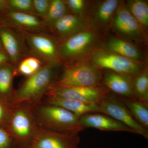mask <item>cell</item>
Masks as SVG:
<instances>
[{"label": "cell", "instance_id": "6da1fadb", "mask_svg": "<svg viewBox=\"0 0 148 148\" xmlns=\"http://www.w3.org/2000/svg\"><path fill=\"white\" fill-rule=\"evenodd\" d=\"M58 65L45 64L35 73L25 77L15 89L14 105L24 103L33 107L40 103L58 77Z\"/></svg>", "mask_w": 148, "mask_h": 148}, {"label": "cell", "instance_id": "7a4b0ae2", "mask_svg": "<svg viewBox=\"0 0 148 148\" xmlns=\"http://www.w3.org/2000/svg\"><path fill=\"white\" fill-rule=\"evenodd\" d=\"M35 119L39 127L56 132L79 133L84 130L79 117L57 106L42 101L32 107Z\"/></svg>", "mask_w": 148, "mask_h": 148}, {"label": "cell", "instance_id": "3957f363", "mask_svg": "<svg viewBox=\"0 0 148 148\" xmlns=\"http://www.w3.org/2000/svg\"><path fill=\"white\" fill-rule=\"evenodd\" d=\"M6 128L17 148H31L39 129L32 107L18 103L11 107Z\"/></svg>", "mask_w": 148, "mask_h": 148}, {"label": "cell", "instance_id": "277c9868", "mask_svg": "<svg viewBox=\"0 0 148 148\" xmlns=\"http://www.w3.org/2000/svg\"><path fill=\"white\" fill-rule=\"evenodd\" d=\"M30 55L43 64H58L59 45L54 37L46 32H24L20 34Z\"/></svg>", "mask_w": 148, "mask_h": 148}, {"label": "cell", "instance_id": "5b68a950", "mask_svg": "<svg viewBox=\"0 0 148 148\" xmlns=\"http://www.w3.org/2000/svg\"><path fill=\"white\" fill-rule=\"evenodd\" d=\"M101 76L95 68L88 65L75 64L66 66L51 86L96 87Z\"/></svg>", "mask_w": 148, "mask_h": 148}, {"label": "cell", "instance_id": "8992f818", "mask_svg": "<svg viewBox=\"0 0 148 148\" xmlns=\"http://www.w3.org/2000/svg\"><path fill=\"white\" fill-rule=\"evenodd\" d=\"M98 103L105 114L121 123L132 129L135 133L148 140V130L138 123L119 98L106 93Z\"/></svg>", "mask_w": 148, "mask_h": 148}, {"label": "cell", "instance_id": "52a82bcc", "mask_svg": "<svg viewBox=\"0 0 148 148\" xmlns=\"http://www.w3.org/2000/svg\"><path fill=\"white\" fill-rule=\"evenodd\" d=\"M92 61L100 68L110 69L113 72L126 75L136 76L141 71L140 65L135 61L105 50L93 53Z\"/></svg>", "mask_w": 148, "mask_h": 148}, {"label": "cell", "instance_id": "ba28073f", "mask_svg": "<svg viewBox=\"0 0 148 148\" xmlns=\"http://www.w3.org/2000/svg\"><path fill=\"white\" fill-rule=\"evenodd\" d=\"M79 133L51 131L39 127L31 148H79Z\"/></svg>", "mask_w": 148, "mask_h": 148}, {"label": "cell", "instance_id": "9c48e42d", "mask_svg": "<svg viewBox=\"0 0 148 148\" xmlns=\"http://www.w3.org/2000/svg\"><path fill=\"white\" fill-rule=\"evenodd\" d=\"M106 94L97 87L52 86L45 96L85 103H98Z\"/></svg>", "mask_w": 148, "mask_h": 148}, {"label": "cell", "instance_id": "30bf717a", "mask_svg": "<svg viewBox=\"0 0 148 148\" xmlns=\"http://www.w3.org/2000/svg\"><path fill=\"white\" fill-rule=\"evenodd\" d=\"M3 24L19 34L24 32H46L43 20L33 14L5 11Z\"/></svg>", "mask_w": 148, "mask_h": 148}, {"label": "cell", "instance_id": "8fae6325", "mask_svg": "<svg viewBox=\"0 0 148 148\" xmlns=\"http://www.w3.org/2000/svg\"><path fill=\"white\" fill-rule=\"evenodd\" d=\"M95 35L90 31L78 32L62 41L59 45V59L71 60L77 57L89 47Z\"/></svg>", "mask_w": 148, "mask_h": 148}, {"label": "cell", "instance_id": "7c38bea8", "mask_svg": "<svg viewBox=\"0 0 148 148\" xmlns=\"http://www.w3.org/2000/svg\"><path fill=\"white\" fill-rule=\"evenodd\" d=\"M0 39L11 63L17 66L27 55V48L21 35L3 25L0 27Z\"/></svg>", "mask_w": 148, "mask_h": 148}, {"label": "cell", "instance_id": "4fadbf2b", "mask_svg": "<svg viewBox=\"0 0 148 148\" xmlns=\"http://www.w3.org/2000/svg\"><path fill=\"white\" fill-rule=\"evenodd\" d=\"M83 127H92L105 131H125L135 133L132 129L112 118L100 113H92L79 117Z\"/></svg>", "mask_w": 148, "mask_h": 148}, {"label": "cell", "instance_id": "5bb4252c", "mask_svg": "<svg viewBox=\"0 0 148 148\" xmlns=\"http://www.w3.org/2000/svg\"><path fill=\"white\" fill-rule=\"evenodd\" d=\"M42 101L62 107L79 117L85 114L92 113L105 114L104 110L98 103H85L47 96H45Z\"/></svg>", "mask_w": 148, "mask_h": 148}, {"label": "cell", "instance_id": "9a60e30c", "mask_svg": "<svg viewBox=\"0 0 148 148\" xmlns=\"http://www.w3.org/2000/svg\"><path fill=\"white\" fill-rule=\"evenodd\" d=\"M130 77L110 72L105 75L104 82L110 90L123 98L136 99L133 92V82L130 78Z\"/></svg>", "mask_w": 148, "mask_h": 148}, {"label": "cell", "instance_id": "2e32d148", "mask_svg": "<svg viewBox=\"0 0 148 148\" xmlns=\"http://www.w3.org/2000/svg\"><path fill=\"white\" fill-rule=\"evenodd\" d=\"M16 66L12 64L0 66V99L11 107L14 104L15 89L13 86Z\"/></svg>", "mask_w": 148, "mask_h": 148}, {"label": "cell", "instance_id": "e0dca14e", "mask_svg": "<svg viewBox=\"0 0 148 148\" xmlns=\"http://www.w3.org/2000/svg\"><path fill=\"white\" fill-rule=\"evenodd\" d=\"M82 22L77 15L68 14L56 21L48 29L59 37L62 41L77 33Z\"/></svg>", "mask_w": 148, "mask_h": 148}, {"label": "cell", "instance_id": "ac0fdd59", "mask_svg": "<svg viewBox=\"0 0 148 148\" xmlns=\"http://www.w3.org/2000/svg\"><path fill=\"white\" fill-rule=\"evenodd\" d=\"M115 27L119 32L126 35H134L140 33L139 23L124 7L120 8L114 20Z\"/></svg>", "mask_w": 148, "mask_h": 148}, {"label": "cell", "instance_id": "d6986e66", "mask_svg": "<svg viewBox=\"0 0 148 148\" xmlns=\"http://www.w3.org/2000/svg\"><path fill=\"white\" fill-rule=\"evenodd\" d=\"M138 123L148 129V103L136 99L120 98Z\"/></svg>", "mask_w": 148, "mask_h": 148}, {"label": "cell", "instance_id": "ffe728a7", "mask_svg": "<svg viewBox=\"0 0 148 148\" xmlns=\"http://www.w3.org/2000/svg\"><path fill=\"white\" fill-rule=\"evenodd\" d=\"M107 47L111 52L132 61H138L141 57L140 51L137 48L131 44L120 39H111L108 43Z\"/></svg>", "mask_w": 148, "mask_h": 148}, {"label": "cell", "instance_id": "44dd1931", "mask_svg": "<svg viewBox=\"0 0 148 148\" xmlns=\"http://www.w3.org/2000/svg\"><path fill=\"white\" fill-rule=\"evenodd\" d=\"M68 8L65 1L51 0L47 13L43 19L47 32L56 21L68 14Z\"/></svg>", "mask_w": 148, "mask_h": 148}, {"label": "cell", "instance_id": "7402d4cb", "mask_svg": "<svg viewBox=\"0 0 148 148\" xmlns=\"http://www.w3.org/2000/svg\"><path fill=\"white\" fill-rule=\"evenodd\" d=\"M44 64L39 59L32 56L28 55L23 58L16 67V76H30L40 70Z\"/></svg>", "mask_w": 148, "mask_h": 148}, {"label": "cell", "instance_id": "603a6c76", "mask_svg": "<svg viewBox=\"0 0 148 148\" xmlns=\"http://www.w3.org/2000/svg\"><path fill=\"white\" fill-rule=\"evenodd\" d=\"M134 96L137 100L148 103V73L145 70L135 76L133 82Z\"/></svg>", "mask_w": 148, "mask_h": 148}, {"label": "cell", "instance_id": "cb8c5ba5", "mask_svg": "<svg viewBox=\"0 0 148 148\" xmlns=\"http://www.w3.org/2000/svg\"><path fill=\"white\" fill-rule=\"evenodd\" d=\"M130 12L139 24L147 27L148 25V6L145 2L135 0L129 2Z\"/></svg>", "mask_w": 148, "mask_h": 148}, {"label": "cell", "instance_id": "d4e9b609", "mask_svg": "<svg viewBox=\"0 0 148 148\" xmlns=\"http://www.w3.org/2000/svg\"><path fill=\"white\" fill-rule=\"evenodd\" d=\"M5 11L34 14L33 0H7Z\"/></svg>", "mask_w": 148, "mask_h": 148}, {"label": "cell", "instance_id": "484cf974", "mask_svg": "<svg viewBox=\"0 0 148 148\" xmlns=\"http://www.w3.org/2000/svg\"><path fill=\"white\" fill-rule=\"evenodd\" d=\"M118 3L116 0H107L103 2L98 8V18L103 22L108 21L116 9Z\"/></svg>", "mask_w": 148, "mask_h": 148}, {"label": "cell", "instance_id": "4316f807", "mask_svg": "<svg viewBox=\"0 0 148 148\" xmlns=\"http://www.w3.org/2000/svg\"><path fill=\"white\" fill-rule=\"evenodd\" d=\"M51 0H33L35 15L43 19L47 13Z\"/></svg>", "mask_w": 148, "mask_h": 148}, {"label": "cell", "instance_id": "83f0119b", "mask_svg": "<svg viewBox=\"0 0 148 148\" xmlns=\"http://www.w3.org/2000/svg\"><path fill=\"white\" fill-rule=\"evenodd\" d=\"M0 148H17L7 129L2 126H0Z\"/></svg>", "mask_w": 148, "mask_h": 148}, {"label": "cell", "instance_id": "f1b7e54d", "mask_svg": "<svg viewBox=\"0 0 148 148\" xmlns=\"http://www.w3.org/2000/svg\"><path fill=\"white\" fill-rule=\"evenodd\" d=\"M11 110V107L0 99V126L6 127Z\"/></svg>", "mask_w": 148, "mask_h": 148}, {"label": "cell", "instance_id": "f546056e", "mask_svg": "<svg viewBox=\"0 0 148 148\" xmlns=\"http://www.w3.org/2000/svg\"><path fill=\"white\" fill-rule=\"evenodd\" d=\"M65 2L68 8L75 13L80 12L84 7V1L83 0H68Z\"/></svg>", "mask_w": 148, "mask_h": 148}, {"label": "cell", "instance_id": "4dcf8cb0", "mask_svg": "<svg viewBox=\"0 0 148 148\" xmlns=\"http://www.w3.org/2000/svg\"><path fill=\"white\" fill-rule=\"evenodd\" d=\"M11 64L10 58L5 51H0V66Z\"/></svg>", "mask_w": 148, "mask_h": 148}, {"label": "cell", "instance_id": "1f68e13d", "mask_svg": "<svg viewBox=\"0 0 148 148\" xmlns=\"http://www.w3.org/2000/svg\"><path fill=\"white\" fill-rule=\"evenodd\" d=\"M7 0H0V12L4 11Z\"/></svg>", "mask_w": 148, "mask_h": 148}, {"label": "cell", "instance_id": "d6a6232c", "mask_svg": "<svg viewBox=\"0 0 148 148\" xmlns=\"http://www.w3.org/2000/svg\"><path fill=\"white\" fill-rule=\"evenodd\" d=\"M0 51H5L3 47L2 44V42H1V39H0Z\"/></svg>", "mask_w": 148, "mask_h": 148}, {"label": "cell", "instance_id": "836d02e7", "mask_svg": "<svg viewBox=\"0 0 148 148\" xmlns=\"http://www.w3.org/2000/svg\"><path fill=\"white\" fill-rule=\"evenodd\" d=\"M3 23L2 19L1 18H0V27L3 25Z\"/></svg>", "mask_w": 148, "mask_h": 148}]
</instances>
